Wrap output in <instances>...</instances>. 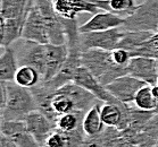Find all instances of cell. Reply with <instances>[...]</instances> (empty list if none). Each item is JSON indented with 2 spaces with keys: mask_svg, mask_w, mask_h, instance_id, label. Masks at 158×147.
Segmentation results:
<instances>
[{
  "mask_svg": "<svg viewBox=\"0 0 158 147\" xmlns=\"http://www.w3.org/2000/svg\"><path fill=\"white\" fill-rule=\"evenodd\" d=\"M122 27L125 31L158 32V0H144L138 5L134 13L125 17Z\"/></svg>",
  "mask_w": 158,
  "mask_h": 147,
  "instance_id": "cell-3",
  "label": "cell"
},
{
  "mask_svg": "<svg viewBox=\"0 0 158 147\" xmlns=\"http://www.w3.org/2000/svg\"><path fill=\"white\" fill-rule=\"evenodd\" d=\"M121 130L116 127L105 128L102 131V147H117Z\"/></svg>",
  "mask_w": 158,
  "mask_h": 147,
  "instance_id": "cell-29",
  "label": "cell"
},
{
  "mask_svg": "<svg viewBox=\"0 0 158 147\" xmlns=\"http://www.w3.org/2000/svg\"><path fill=\"white\" fill-rule=\"evenodd\" d=\"M19 67L16 52L13 48H4L0 57V79L4 82H14L15 75Z\"/></svg>",
  "mask_w": 158,
  "mask_h": 147,
  "instance_id": "cell-18",
  "label": "cell"
},
{
  "mask_svg": "<svg viewBox=\"0 0 158 147\" xmlns=\"http://www.w3.org/2000/svg\"><path fill=\"white\" fill-rule=\"evenodd\" d=\"M157 85H158V82H157Z\"/></svg>",
  "mask_w": 158,
  "mask_h": 147,
  "instance_id": "cell-40",
  "label": "cell"
},
{
  "mask_svg": "<svg viewBox=\"0 0 158 147\" xmlns=\"http://www.w3.org/2000/svg\"><path fill=\"white\" fill-rule=\"evenodd\" d=\"M42 80L40 72L30 66H19L15 75L14 82L18 85L27 88H32Z\"/></svg>",
  "mask_w": 158,
  "mask_h": 147,
  "instance_id": "cell-23",
  "label": "cell"
},
{
  "mask_svg": "<svg viewBox=\"0 0 158 147\" xmlns=\"http://www.w3.org/2000/svg\"><path fill=\"white\" fill-rule=\"evenodd\" d=\"M58 91L69 95L72 99L74 105H75V110H80V111H83L85 113L94 106V104L100 102V100H98L96 95L85 90L84 87L75 84L74 82L65 84L64 86L58 88Z\"/></svg>",
  "mask_w": 158,
  "mask_h": 147,
  "instance_id": "cell-15",
  "label": "cell"
},
{
  "mask_svg": "<svg viewBox=\"0 0 158 147\" xmlns=\"http://www.w3.org/2000/svg\"><path fill=\"white\" fill-rule=\"evenodd\" d=\"M105 123L101 119V106L100 102L94 104L89 111L86 112L83 119V129L88 136L99 135L104 131Z\"/></svg>",
  "mask_w": 158,
  "mask_h": 147,
  "instance_id": "cell-19",
  "label": "cell"
},
{
  "mask_svg": "<svg viewBox=\"0 0 158 147\" xmlns=\"http://www.w3.org/2000/svg\"><path fill=\"white\" fill-rule=\"evenodd\" d=\"M111 56L116 64L121 66H129L130 61L132 59L129 51L122 48H116L114 50H111Z\"/></svg>",
  "mask_w": 158,
  "mask_h": 147,
  "instance_id": "cell-30",
  "label": "cell"
},
{
  "mask_svg": "<svg viewBox=\"0 0 158 147\" xmlns=\"http://www.w3.org/2000/svg\"><path fill=\"white\" fill-rule=\"evenodd\" d=\"M152 34H154V32H147V31H125L124 29L122 39L119 41L117 48L125 49V50L129 51L130 53H133L149 37H151Z\"/></svg>",
  "mask_w": 158,
  "mask_h": 147,
  "instance_id": "cell-20",
  "label": "cell"
},
{
  "mask_svg": "<svg viewBox=\"0 0 158 147\" xmlns=\"http://www.w3.org/2000/svg\"><path fill=\"white\" fill-rule=\"evenodd\" d=\"M82 65L89 69L94 77L104 85L121 76L129 74L127 66L117 65L111 56V51L101 49H89L82 52Z\"/></svg>",
  "mask_w": 158,
  "mask_h": 147,
  "instance_id": "cell-2",
  "label": "cell"
},
{
  "mask_svg": "<svg viewBox=\"0 0 158 147\" xmlns=\"http://www.w3.org/2000/svg\"><path fill=\"white\" fill-rule=\"evenodd\" d=\"M130 75L146 82L149 85H156L158 82V67L156 58L133 57L127 66Z\"/></svg>",
  "mask_w": 158,
  "mask_h": 147,
  "instance_id": "cell-10",
  "label": "cell"
},
{
  "mask_svg": "<svg viewBox=\"0 0 158 147\" xmlns=\"http://www.w3.org/2000/svg\"><path fill=\"white\" fill-rule=\"evenodd\" d=\"M0 147H19L17 144L13 141L10 138H8L7 136H5L1 133L0 136Z\"/></svg>",
  "mask_w": 158,
  "mask_h": 147,
  "instance_id": "cell-33",
  "label": "cell"
},
{
  "mask_svg": "<svg viewBox=\"0 0 158 147\" xmlns=\"http://www.w3.org/2000/svg\"><path fill=\"white\" fill-rule=\"evenodd\" d=\"M40 147H47V146H40Z\"/></svg>",
  "mask_w": 158,
  "mask_h": 147,
  "instance_id": "cell-39",
  "label": "cell"
},
{
  "mask_svg": "<svg viewBox=\"0 0 158 147\" xmlns=\"http://www.w3.org/2000/svg\"><path fill=\"white\" fill-rule=\"evenodd\" d=\"M64 136L65 147H80L83 140L85 139L86 133L83 129V123L76 129L71 131H60Z\"/></svg>",
  "mask_w": 158,
  "mask_h": 147,
  "instance_id": "cell-28",
  "label": "cell"
},
{
  "mask_svg": "<svg viewBox=\"0 0 158 147\" xmlns=\"http://www.w3.org/2000/svg\"><path fill=\"white\" fill-rule=\"evenodd\" d=\"M44 146L47 147H65V139H64V136H63V133L60 131H54V133H51L49 138L47 139L46 144H44Z\"/></svg>",
  "mask_w": 158,
  "mask_h": 147,
  "instance_id": "cell-31",
  "label": "cell"
},
{
  "mask_svg": "<svg viewBox=\"0 0 158 147\" xmlns=\"http://www.w3.org/2000/svg\"><path fill=\"white\" fill-rule=\"evenodd\" d=\"M34 110L36 103L31 88L1 80V120H25Z\"/></svg>",
  "mask_w": 158,
  "mask_h": 147,
  "instance_id": "cell-1",
  "label": "cell"
},
{
  "mask_svg": "<svg viewBox=\"0 0 158 147\" xmlns=\"http://www.w3.org/2000/svg\"><path fill=\"white\" fill-rule=\"evenodd\" d=\"M17 59L19 66L33 67L43 78L46 72V44L24 40V44L18 53Z\"/></svg>",
  "mask_w": 158,
  "mask_h": 147,
  "instance_id": "cell-7",
  "label": "cell"
},
{
  "mask_svg": "<svg viewBox=\"0 0 158 147\" xmlns=\"http://www.w3.org/2000/svg\"><path fill=\"white\" fill-rule=\"evenodd\" d=\"M125 18L118 15L113 14L110 11L100 10L94 14L86 23L80 26V33L96 32V31H106V29H116L123 26Z\"/></svg>",
  "mask_w": 158,
  "mask_h": 147,
  "instance_id": "cell-14",
  "label": "cell"
},
{
  "mask_svg": "<svg viewBox=\"0 0 158 147\" xmlns=\"http://www.w3.org/2000/svg\"><path fill=\"white\" fill-rule=\"evenodd\" d=\"M117 147H139L135 144L131 143L129 140H126L125 138H123L119 133V138H118V143H117Z\"/></svg>",
  "mask_w": 158,
  "mask_h": 147,
  "instance_id": "cell-34",
  "label": "cell"
},
{
  "mask_svg": "<svg viewBox=\"0 0 158 147\" xmlns=\"http://www.w3.org/2000/svg\"><path fill=\"white\" fill-rule=\"evenodd\" d=\"M135 1H137V4H138V5H140L141 2H143L144 0H135Z\"/></svg>",
  "mask_w": 158,
  "mask_h": 147,
  "instance_id": "cell-36",
  "label": "cell"
},
{
  "mask_svg": "<svg viewBox=\"0 0 158 147\" xmlns=\"http://www.w3.org/2000/svg\"><path fill=\"white\" fill-rule=\"evenodd\" d=\"M152 94H154V96L156 97L158 100V85H152Z\"/></svg>",
  "mask_w": 158,
  "mask_h": 147,
  "instance_id": "cell-35",
  "label": "cell"
},
{
  "mask_svg": "<svg viewBox=\"0 0 158 147\" xmlns=\"http://www.w3.org/2000/svg\"><path fill=\"white\" fill-rule=\"evenodd\" d=\"M124 29L119 27L106 29V31H96V32L81 33V47L82 50L89 49H101V50L111 51L118 47L122 39Z\"/></svg>",
  "mask_w": 158,
  "mask_h": 147,
  "instance_id": "cell-4",
  "label": "cell"
},
{
  "mask_svg": "<svg viewBox=\"0 0 158 147\" xmlns=\"http://www.w3.org/2000/svg\"><path fill=\"white\" fill-rule=\"evenodd\" d=\"M24 121L40 146H44L49 136L56 131V123L39 110L30 112Z\"/></svg>",
  "mask_w": 158,
  "mask_h": 147,
  "instance_id": "cell-8",
  "label": "cell"
},
{
  "mask_svg": "<svg viewBox=\"0 0 158 147\" xmlns=\"http://www.w3.org/2000/svg\"><path fill=\"white\" fill-rule=\"evenodd\" d=\"M101 119L106 126L117 128L122 120L121 101L116 100L115 102H105V104L101 106Z\"/></svg>",
  "mask_w": 158,
  "mask_h": 147,
  "instance_id": "cell-24",
  "label": "cell"
},
{
  "mask_svg": "<svg viewBox=\"0 0 158 147\" xmlns=\"http://www.w3.org/2000/svg\"><path fill=\"white\" fill-rule=\"evenodd\" d=\"M146 85H147L146 82L130 74H126L109 83L106 88L110 92L113 96L116 97L121 102L131 104L134 102L138 92Z\"/></svg>",
  "mask_w": 158,
  "mask_h": 147,
  "instance_id": "cell-5",
  "label": "cell"
},
{
  "mask_svg": "<svg viewBox=\"0 0 158 147\" xmlns=\"http://www.w3.org/2000/svg\"><path fill=\"white\" fill-rule=\"evenodd\" d=\"M31 1H36V0H31Z\"/></svg>",
  "mask_w": 158,
  "mask_h": 147,
  "instance_id": "cell-38",
  "label": "cell"
},
{
  "mask_svg": "<svg viewBox=\"0 0 158 147\" xmlns=\"http://www.w3.org/2000/svg\"><path fill=\"white\" fill-rule=\"evenodd\" d=\"M156 114L155 111L150 110H142L137 108L135 105L131 108V114H130V123L129 127L137 131H142L148 121Z\"/></svg>",
  "mask_w": 158,
  "mask_h": 147,
  "instance_id": "cell-26",
  "label": "cell"
},
{
  "mask_svg": "<svg viewBox=\"0 0 158 147\" xmlns=\"http://www.w3.org/2000/svg\"><path fill=\"white\" fill-rule=\"evenodd\" d=\"M80 147H102V133L94 136H88Z\"/></svg>",
  "mask_w": 158,
  "mask_h": 147,
  "instance_id": "cell-32",
  "label": "cell"
},
{
  "mask_svg": "<svg viewBox=\"0 0 158 147\" xmlns=\"http://www.w3.org/2000/svg\"><path fill=\"white\" fill-rule=\"evenodd\" d=\"M32 2L31 0H1V17L8 19L27 16Z\"/></svg>",
  "mask_w": 158,
  "mask_h": 147,
  "instance_id": "cell-21",
  "label": "cell"
},
{
  "mask_svg": "<svg viewBox=\"0 0 158 147\" xmlns=\"http://www.w3.org/2000/svg\"><path fill=\"white\" fill-rule=\"evenodd\" d=\"M100 10L110 11L124 18L132 15L137 9L138 4L135 0H90Z\"/></svg>",
  "mask_w": 158,
  "mask_h": 147,
  "instance_id": "cell-17",
  "label": "cell"
},
{
  "mask_svg": "<svg viewBox=\"0 0 158 147\" xmlns=\"http://www.w3.org/2000/svg\"><path fill=\"white\" fill-rule=\"evenodd\" d=\"M69 56V47L66 44H46V72L43 75L42 82H49L58 72Z\"/></svg>",
  "mask_w": 158,
  "mask_h": 147,
  "instance_id": "cell-13",
  "label": "cell"
},
{
  "mask_svg": "<svg viewBox=\"0 0 158 147\" xmlns=\"http://www.w3.org/2000/svg\"><path fill=\"white\" fill-rule=\"evenodd\" d=\"M26 17L27 16L8 19L1 17V47H10L15 41L22 39Z\"/></svg>",
  "mask_w": 158,
  "mask_h": 147,
  "instance_id": "cell-16",
  "label": "cell"
},
{
  "mask_svg": "<svg viewBox=\"0 0 158 147\" xmlns=\"http://www.w3.org/2000/svg\"><path fill=\"white\" fill-rule=\"evenodd\" d=\"M73 82L80 85V86L84 87L85 90H88L89 92L96 95L98 100H100L101 102H115L117 99L114 97L110 94V92L106 88V86H104L99 80H98L92 72H90L89 69L81 66L77 70L75 75V78Z\"/></svg>",
  "mask_w": 158,
  "mask_h": 147,
  "instance_id": "cell-12",
  "label": "cell"
},
{
  "mask_svg": "<svg viewBox=\"0 0 158 147\" xmlns=\"http://www.w3.org/2000/svg\"><path fill=\"white\" fill-rule=\"evenodd\" d=\"M85 112L74 110L59 115L56 120V130L58 131H71L76 129L83 123Z\"/></svg>",
  "mask_w": 158,
  "mask_h": 147,
  "instance_id": "cell-22",
  "label": "cell"
},
{
  "mask_svg": "<svg viewBox=\"0 0 158 147\" xmlns=\"http://www.w3.org/2000/svg\"><path fill=\"white\" fill-rule=\"evenodd\" d=\"M51 105H52V109H54V111L56 112V114L58 117L64 114V113L75 110V105H74V102H73L72 99L69 95L59 92L58 90H56V92H55Z\"/></svg>",
  "mask_w": 158,
  "mask_h": 147,
  "instance_id": "cell-27",
  "label": "cell"
},
{
  "mask_svg": "<svg viewBox=\"0 0 158 147\" xmlns=\"http://www.w3.org/2000/svg\"><path fill=\"white\" fill-rule=\"evenodd\" d=\"M1 133L10 138L19 147H40L24 120H1Z\"/></svg>",
  "mask_w": 158,
  "mask_h": 147,
  "instance_id": "cell-9",
  "label": "cell"
},
{
  "mask_svg": "<svg viewBox=\"0 0 158 147\" xmlns=\"http://www.w3.org/2000/svg\"><path fill=\"white\" fill-rule=\"evenodd\" d=\"M133 103L139 109L155 111L157 108V99L152 94V85L147 84L146 86L142 87L137 93Z\"/></svg>",
  "mask_w": 158,
  "mask_h": 147,
  "instance_id": "cell-25",
  "label": "cell"
},
{
  "mask_svg": "<svg viewBox=\"0 0 158 147\" xmlns=\"http://www.w3.org/2000/svg\"><path fill=\"white\" fill-rule=\"evenodd\" d=\"M22 39L38 42V43L41 44L49 43L44 18H43L41 11L39 10L38 6H36L35 1H33L32 5H31V8H30L27 17H26Z\"/></svg>",
  "mask_w": 158,
  "mask_h": 147,
  "instance_id": "cell-6",
  "label": "cell"
},
{
  "mask_svg": "<svg viewBox=\"0 0 158 147\" xmlns=\"http://www.w3.org/2000/svg\"><path fill=\"white\" fill-rule=\"evenodd\" d=\"M156 60H157V67H158V57L156 58Z\"/></svg>",
  "mask_w": 158,
  "mask_h": 147,
  "instance_id": "cell-37",
  "label": "cell"
},
{
  "mask_svg": "<svg viewBox=\"0 0 158 147\" xmlns=\"http://www.w3.org/2000/svg\"><path fill=\"white\" fill-rule=\"evenodd\" d=\"M55 11L66 19H75L79 14H97L100 9L90 0H51Z\"/></svg>",
  "mask_w": 158,
  "mask_h": 147,
  "instance_id": "cell-11",
  "label": "cell"
}]
</instances>
